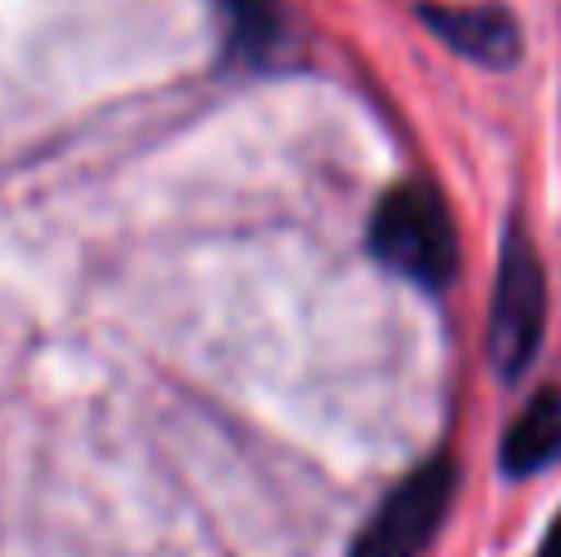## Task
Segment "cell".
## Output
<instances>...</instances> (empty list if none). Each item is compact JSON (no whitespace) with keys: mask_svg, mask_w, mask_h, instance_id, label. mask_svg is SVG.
<instances>
[{"mask_svg":"<svg viewBox=\"0 0 561 557\" xmlns=\"http://www.w3.org/2000/svg\"><path fill=\"white\" fill-rule=\"evenodd\" d=\"M369 252L394 276L444 292L458 276V232L434 183H399L369 217Z\"/></svg>","mask_w":561,"mask_h":557,"instance_id":"6da1fadb","label":"cell"},{"mask_svg":"<svg viewBox=\"0 0 561 557\" xmlns=\"http://www.w3.org/2000/svg\"><path fill=\"white\" fill-rule=\"evenodd\" d=\"M547 326V272L537 247L523 232H507L503 257H497V286H493V311H488V361L497 365L503 380L533 365L537 345H542Z\"/></svg>","mask_w":561,"mask_h":557,"instance_id":"7a4b0ae2","label":"cell"},{"mask_svg":"<svg viewBox=\"0 0 561 557\" xmlns=\"http://www.w3.org/2000/svg\"><path fill=\"white\" fill-rule=\"evenodd\" d=\"M448 503H454V464H424L379 503V513L365 523L350 557H419L444 528Z\"/></svg>","mask_w":561,"mask_h":557,"instance_id":"3957f363","label":"cell"},{"mask_svg":"<svg viewBox=\"0 0 561 557\" xmlns=\"http://www.w3.org/2000/svg\"><path fill=\"white\" fill-rule=\"evenodd\" d=\"M419 15L454 55L473 59V65L507 69L523 55V30L503 5H438V0H424Z\"/></svg>","mask_w":561,"mask_h":557,"instance_id":"277c9868","label":"cell"},{"mask_svg":"<svg viewBox=\"0 0 561 557\" xmlns=\"http://www.w3.org/2000/svg\"><path fill=\"white\" fill-rule=\"evenodd\" d=\"M561 459V385H547L527 400V410L503 434V474L527 479Z\"/></svg>","mask_w":561,"mask_h":557,"instance_id":"5b68a950","label":"cell"},{"mask_svg":"<svg viewBox=\"0 0 561 557\" xmlns=\"http://www.w3.org/2000/svg\"><path fill=\"white\" fill-rule=\"evenodd\" d=\"M227 15V45L242 59H266L280 49L286 35V15H280V0H222Z\"/></svg>","mask_w":561,"mask_h":557,"instance_id":"8992f818","label":"cell"},{"mask_svg":"<svg viewBox=\"0 0 561 557\" xmlns=\"http://www.w3.org/2000/svg\"><path fill=\"white\" fill-rule=\"evenodd\" d=\"M542 557H561V513H557L552 533H547V543H542Z\"/></svg>","mask_w":561,"mask_h":557,"instance_id":"52a82bcc","label":"cell"}]
</instances>
